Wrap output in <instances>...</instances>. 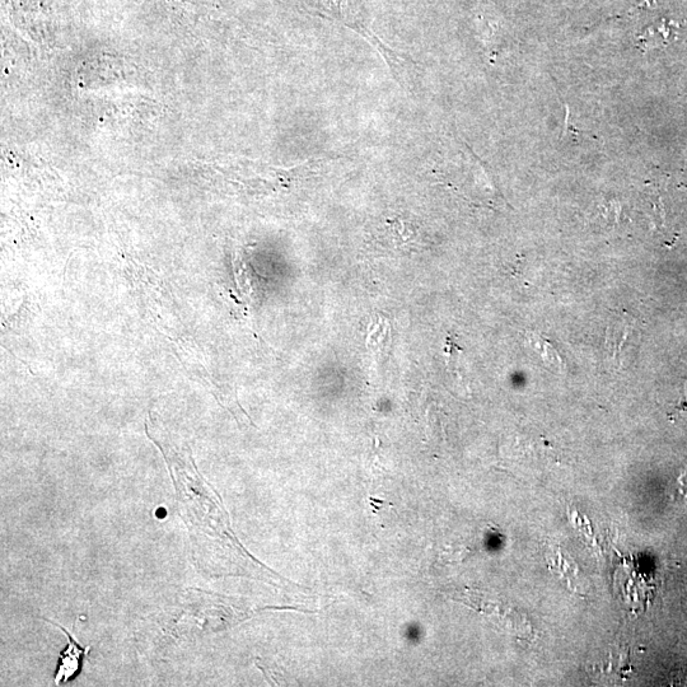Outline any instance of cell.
<instances>
[{"label":"cell","mask_w":687,"mask_h":687,"mask_svg":"<svg viewBox=\"0 0 687 687\" xmlns=\"http://www.w3.org/2000/svg\"><path fill=\"white\" fill-rule=\"evenodd\" d=\"M528 340H530L532 347L535 348L536 352L541 354L542 359H544V362L548 364L551 369H555V371L563 369L564 364L562 358H560L559 353L556 352L555 348L548 340L534 334L528 335Z\"/></svg>","instance_id":"3957f363"},{"label":"cell","mask_w":687,"mask_h":687,"mask_svg":"<svg viewBox=\"0 0 687 687\" xmlns=\"http://www.w3.org/2000/svg\"><path fill=\"white\" fill-rule=\"evenodd\" d=\"M630 331H632V325L625 319L611 325L609 330H607L606 347L612 361L618 362L621 350H623L626 340L629 338Z\"/></svg>","instance_id":"7a4b0ae2"},{"label":"cell","mask_w":687,"mask_h":687,"mask_svg":"<svg viewBox=\"0 0 687 687\" xmlns=\"http://www.w3.org/2000/svg\"><path fill=\"white\" fill-rule=\"evenodd\" d=\"M54 623V621H50ZM55 624V623H54ZM56 625V624H55ZM58 628L62 629V632L69 638L68 647L64 649L62 656H60V662L58 670H56V675L54 682L55 684H67L70 680L74 679L81 671L83 658L87 656L90 648H81L79 644L72 638L67 630L63 626L56 625Z\"/></svg>","instance_id":"6da1fadb"}]
</instances>
